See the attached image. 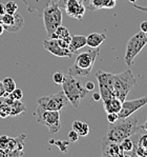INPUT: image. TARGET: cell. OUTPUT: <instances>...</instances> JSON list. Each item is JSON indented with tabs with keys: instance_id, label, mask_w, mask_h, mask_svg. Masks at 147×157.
<instances>
[{
	"instance_id": "obj_1",
	"label": "cell",
	"mask_w": 147,
	"mask_h": 157,
	"mask_svg": "<svg viewBox=\"0 0 147 157\" xmlns=\"http://www.w3.org/2000/svg\"><path fill=\"white\" fill-rule=\"evenodd\" d=\"M138 118L136 116H128L125 118H119L112 124H109L104 138L107 140L120 144L123 139L131 137L138 132Z\"/></svg>"
},
{
	"instance_id": "obj_2",
	"label": "cell",
	"mask_w": 147,
	"mask_h": 157,
	"mask_svg": "<svg viewBox=\"0 0 147 157\" xmlns=\"http://www.w3.org/2000/svg\"><path fill=\"white\" fill-rule=\"evenodd\" d=\"M100 48H95L85 52H82L75 59L73 66L68 69V74L72 76H90L93 71L94 64L96 62V59L99 56Z\"/></svg>"
},
{
	"instance_id": "obj_3",
	"label": "cell",
	"mask_w": 147,
	"mask_h": 157,
	"mask_svg": "<svg viewBox=\"0 0 147 157\" xmlns=\"http://www.w3.org/2000/svg\"><path fill=\"white\" fill-rule=\"evenodd\" d=\"M61 86L62 91L66 96L68 102H71V105L75 109H78L80 101L87 96L88 91L85 89V86L79 80H77L75 76H72L69 74L64 76V80Z\"/></svg>"
},
{
	"instance_id": "obj_4",
	"label": "cell",
	"mask_w": 147,
	"mask_h": 157,
	"mask_svg": "<svg viewBox=\"0 0 147 157\" xmlns=\"http://www.w3.org/2000/svg\"><path fill=\"white\" fill-rule=\"evenodd\" d=\"M136 84L137 79L130 70H125L122 73L114 74V95L123 102Z\"/></svg>"
},
{
	"instance_id": "obj_5",
	"label": "cell",
	"mask_w": 147,
	"mask_h": 157,
	"mask_svg": "<svg viewBox=\"0 0 147 157\" xmlns=\"http://www.w3.org/2000/svg\"><path fill=\"white\" fill-rule=\"evenodd\" d=\"M43 21H44V26L46 30L47 36L50 37L54 31L56 30L59 25H62V11L57 4V2L53 1L49 6L43 10L42 16Z\"/></svg>"
},
{
	"instance_id": "obj_6",
	"label": "cell",
	"mask_w": 147,
	"mask_h": 157,
	"mask_svg": "<svg viewBox=\"0 0 147 157\" xmlns=\"http://www.w3.org/2000/svg\"><path fill=\"white\" fill-rule=\"evenodd\" d=\"M147 44V34L140 31L134 35L128 40L125 50L124 60L127 66H131L134 63V58L138 56V54L143 50V48Z\"/></svg>"
},
{
	"instance_id": "obj_7",
	"label": "cell",
	"mask_w": 147,
	"mask_h": 157,
	"mask_svg": "<svg viewBox=\"0 0 147 157\" xmlns=\"http://www.w3.org/2000/svg\"><path fill=\"white\" fill-rule=\"evenodd\" d=\"M36 119H37L38 124L45 125L52 134H56L61 129L59 111L43 110L40 107H38L37 111H36Z\"/></svg>"
},
{
	"instance_id": "obj_8",
	"label": "cell",
	"mask_w": 147,
	"mask_h": 157,
	"mask_svg": "<svg viewBox=\"0 0 147 157\" xmlns=\"http://www.w3.org/2000/svg\"><path fill=\"white\" fill-rule=\"evenodd\" d=\"M37 103L38 107H40L43 110L62 112V111H64L66 109L68 100H67L66 96L64 95L63 91H60L58 93L42 96V97L38 98Z\"/></svg>"
},
{
	"instance_id": "obj_9",
	"label": "cell",
	"mask_w": 147,
	"mask_h": 157,
	"mask_svg": "<svg viewBox=\"0 0 147 157\" xmlns=\"http://www.w3.org/2000/svg\"><path fill=\"white\" fill-rule=\"evenodd\" d=\"M96 78L99 84V93L101 95V99L103 101L112 97L114 95V74L107 72L98 71L96 73Z\"/></svg>"
},
{
	"instance_id": "obj_10",
	"label": "cell",
	"mask_w": 147,
	"mask_h": 157,
	"mask_svg": "<svg viewBox=\"0 0 147 157\" xmlns=\"http://www.w3.org/2000/svg\"><path fill=\"white\" fill-rule=\"evenodd\" d=\"M0 21L4 28V31L9 33H17L23 28L24 25V19L21 14L16 13L15 14H3L0 16Z\"/></svg>"
},
{
	"instance_id": "obj_11",
	"label": "cell",
	"mask_w": 147,
	"mask_h": 157,
	"mask_svg": "<svg viewBox=\"0 0 147 157\" xmlns=\"http://www.w3.org/2000/svg\"><path fill=\"white\" fill-rule=\"evenodd\" d=\"M145 105H147V96L132 100L125 99L122 102L121 110L118 113V116H119V118L128 117V116H131L134 112H137V111L145 107Z\"/></svg>"
},
{
	"instance_id": "obj_12",
	"label": "cell",
	"mask_w": 147,
	"mask_h": 157,
	"mask_svg": "<svg viewBox=\"0 0 147 157\" xmlns=\"http://www.w3.org/2000/svg\"><path fill=\"white\" fill-rule=\"evenodd\" d=\"M43 48L50 52V54L55 55L57 57H66V58H72L73 57V53L71 52L68 49H64V48L60 47V44L58 43L57 39H53V38H46L43 40Z\"/></svg>"
},
{
	"instance_id": "obj_13",
	"label": "cell",
	"mask_w": 147,
	"mask_h": 157,
	"mask_svg": "<svg viewBox=\"0 0 147 157\" xmlns=\"http://www.w3.org/2000/svg\"><path fill=\"white\" fill-rule=\"evenodd\" d=\"M64 11L67 14V16L73 17L77 20H82L86 12V8L83 2L79 1V0H67L64 6Z\"/></svg>"
},
{
	"instance_id": "obj_14",
	"label": "cell",
	"mask_w": 147,
	"mask_h": 157,
	"mask_svg": "<svg viewBox=\"0 0 147 157\" xmlns=\"http://www.w3.org/2000/svg\"><path fill=\"white\" fill-rule=\"evenodd\" d=\"M101 155L103 157H121L124 156V152L118 142H114L103 138L101 146Z\"/></svg>"
},
{
	"instance_id": "obj_15",
	"label": "cell",
	"mask_w": 147,
	"mask_h": 157,
	"mask_svg": "<svg viewBox=\"0 0 147 157\" xmlns=\"http://www.w3.org/2000/svg\"><path fill=\"white\" fill-rule=\"evenodd\" d=\"M53 1L54 0H22L28 11L32 14L37 13L38 16H42L43 10Z\"/></svg>"
},
{
	"instance_id": "obj_16",
	"label": "cell",
	"mask_w": 147,
	"mask_h": 157,
	"mask_svg": "<svg viewBox=\"0 0 147 157\" xmlns=\"http://www.w3.org/2000/svg\"><path fill=\"white\" fill-rule=\"evenodd\" d=\"M103 107L106 113H119L122 107V101L116 96L103 101Z\"/></svg>"
},
{
	"instance_id": "obj_17",
	"label": "cell",
	"mask_w": 147,
	"mask_h": 157,
	"mask_svg": "<svg viewBox=\"0 0 147 157\" xmlns=\"http://www.w3.org/2000/svg\"><path fill=\"white\" fill-rule=\"evenodd\" d=\"M106 39V35L104 33H91L86 37V45L91 49L98 48L102 44Z\"/></svg>"
},
{
	"instance_id": "obj_18",
	"label": "cell",
	"mask_w": 147,
	"mask_h": 157,
	"mask_svg": "<svg viewBox=\"0 0 147 157\" xmlns=\"http://www.w3.org/2000/svg\"><path fill=\"white\" fill-rule=\"evenodd\" d=\"M86 45V37L83 35H74L71 38V42L68 45V50L73 54L77 53L79 50L84 48Z\"/></svg>"
},
{
	"instance_id": "obj_19",
	"label": "cell",
	"mask_w": 147,
	"mask_h": 157,
	"mask_svg": "<svg viewBox=\"0 0 147 157\" xmlns=\"http://www.w3.org/2000/svg\"><path fill=\"white\" fill-rule=\"evenodd\" d=\"M49 38H53V39H67V40H71L72 36L69 34L68 30L63 25H59L56 30L54 31V33L50 35V37Z\"/></svg>"
},
{
	"instance_id": "obj_20",
	"label": "cell",
	"mask_w": 147,
	"mask_h": 157,
	"mask_svg": "<svg viewBox=\"0 0 147 157\" xmlns=\"http://www.w3.org/2000/svg\"><path fill=\"white\" fill-rule=\"evenodd\" d=\"M73 130L78 133L79 136H87L88 133H90V127L87 124L80 120H75L73 122Z\"/></svg>"
},
{
	"instance_id": "obj_21",
	"label": "cell",
	"mask_w": 147,
	"mask_h": 157,
	"mask_svg": "<svg viewBox=\"0 0 147 157\" xmlns=\"http://www.w3.org/2000/svg\"><path fill=\"white\" fill-rule=\"evenodd\" d=\"M11 116H17L20 115L21 113H24L26 111V107L21 100H14V102L11 105Z\"/></svg>"
},
{
	"instance_id": "obj_22",
	"label": "cell",
	"mask_w": 147,
	"mask_h": 157,
	"mask_svg": "<svg viewBox=\"0 0 147 157\" xmlns=\"http://www.w3.org/2000/svg\"><path fill=\"white\" fill-rule=\"evenodd\" d=\"M86 10L90 12H96L98 10H103V0H88Z\"/></svg>"
},
{
	"instance_id": "obj_23",
	"label": "cell",
	"mask_w": 147,
	"mask_h": 157,
	"mask_svg": "<svg viewBox=\"0 0 147 157\" xmlns=\"http://www.w3.org/2000/svg\"><path fill=\"white\" fill-rule=\"evenodd\" d=\"M2 83H3V86H4V89H6V93H12V92L16 89V82L11 77L4 78L3 80H2Z\"/></svg>"
},
{
	"instance_id": "obj_24",
	"label": "cell",
	"mask_w": 147,
	"mask_h": 157,
	"mask_svg": "<svg viewBox=\"0 0 147 157\" xmlns=\"http://www.w3.org/2000/svg\"><path fill=\"white\" fill-rule=\"evenodd\" d=\"M9 116H11V107L8 103L1 102L0 103V117L6 118Z\"/></svg>"
},
{
	"instance_id": "obj_25",
	"label": "cell",
	"mask_w": 147,
	"mask_h": 157,
	"mask_svg": "<svg viewBox=\"0 0 147 157\" xmlns=\"http://www.w3.org/2000/svg\"><path fill=\"white\" fill-rule=\"evenodd\" d=\"M17 11H18V4L15 1H9L6 3V13L13 15Z\"/></svg>"
},
{
	"instance_id": "obj_26",
	"label": "cell",
	"mask_w": 147,
	"mask_h": 157,
	"mask_svg": "<svg viewBox=\"0 0 147 157\" xmlns=\"http://www.w3.org/2000/svg\"><path fill=\"white\" fill-rule=\"evenodd\" d=\"M64 76L65 75H63V73H61V72H56V73H54V75H53V80H54L55 83L61 86L64 80Z\"/></svg>"
},
{
	"instance_id": "obj_27",
	"label": "cell",
	"mask_w": 147,
	"mask_h": 157,
	"mask_svg": "<svg viewBox=\"0 0 147 157\" xmlns=\"http://www.w3.org/2000/svg\"><path fill=\"white\" fill-rule=\"evenodd\" d=\"M11 94V96L14 98L15 100H21L23 98V92L22 90H20V89H15L12 93H9Z\"/></svg>"
},
{
	"instance_id": "obj_28",
	"label": "cell",
	"mask_w": 147,
	"mask_h": 157,
	"mask_svg": "<svg viewBox=\"0 0 147 157\" xmlns=\"http://www.w3.org/2000/svg\"><path fill=\"white\" fill-rule=\"evenodd\" d=\"M116 3H117V0H103V9H114L116 6Z\"/></svg>"
},
{
	"instance_id": "obj_29",
	"label": "cell",
	"mask_w": 147,
	"mask_h": 157,
	"mask_svg": "<svg viewBox=\"0 0 147 157\" xmlns=\"http://www.w3.org/2000/svg\"><path fill=\"white\" fill-rule=\"evenodd\" d=\"M136 144L139 147H142V148L147 149V134L142 135V136L138 139V141L136 142Z\"/></svg>"
},
{
	"instance_id": "obj_30",
	"label": "cell",
	"mask_w": 147,
	"mask_h": 157,
	"mask_svg": "<svg viewBox=\"0 0 147 157\" xmlns=\"http://www.w3.org/2000/svg\"><path fill=\"white\" fill-rule=\"evenodd\" d=\"M68 139L71 142H77L79 139V135L78 133L76 131H74V130H72V131L68 132Z\"/></svg>"
},
{
	"instance_id": "obj_31",
	"label": "cell",
	"mask_w": 147,
	"mask_h": 157,
	"mask_svg": "<svg viewBox=\"0 0 147 157\" xmlns=\"http://www.w3.org/2000/svg\"><path fill=\"white\" fill-rule=\"evenodd\" d=\"M118 119H119L118 113H107V121L109 124H112V122H115Z\"/></svg>"
},
{
	"instance_id": "obj_32",
	"label": "cell",
	"mask_w": 147,
	"mask_h": 157,
	"mask_svg": "<svg viewBox=\"0 0 147 157\" xmlns=\"http://www.w3.org/2000/svg\"><path fill=\"white\" fill-rule=\"evenodd\" d=\"M9 93H6V89H4V86H3V83H2V80H1L0 81V98H3L4 96H6Z\"/></svg>"
},
{
	"instance_id": "obj_33",
	"label": "cell",
	"mask_w": 147,
	"mask_h": 157,
	"mask_svg": "<svg viewBox=\"0 0 147 157\" xmlns=\"http://www.w3.org/2000/svg\"><path fill=\"white\" fill-rule=\"evenodd\" d=\"M84 86H85L86 90L90 92V91H93L94 89H95V83H94L93 81H87V82L84 84Z\"/></svg>"
},
{
	"instance_id": "obj_34",
	"label": "cell",
	"mask_w": 147,
	"mask_h": 157,
	"mask_svg": "<svg viewBox=\"0 0 147 157\" xmlns=\"http://www.w3.org/2000/svg\"><path fill=\"white\" fill-rule=\"evenodd\" d=\"M67 0H57V4L59 6L60 9H64V6H65ZM81 2H84V0H79Z\"/></svg>"
},
{
	"instance_id": "obj_35",
	"label": "cell",
	"mask_w": 147,
	"mask_h": 157,
	"mask_svg": "<svg viewBox=\"0 0 147 157\" xmlns=\"http://www.w3.org/2000/svg\"><path fill=\"white\" fill-rule=\"evenodd\" d=\"M140 30L144 33H147V21H143V22H141V25H140Z\"/></svg>"
},
{
	"instance_id": "obj_36",
	"label": "cell",
	"mask_w": 147,
	"mask_h": 157,
	"mask_svg": "<svg viewBox=\"0 0 147 157\" xmlns=\"http://www.w3.org/2000/svg\"><path fill=\"white\" fill-rule=\"evenodd\" d=\"M93 100H94V101H99V100H101V95H100V93H94V94H93Z\"/></svg>"
},
{
	"instance_id": "obj_37",
	"label": "cell",
	"mask_w": 147,
	"mask_h": 157,
	"mask_svg": "<svg viewBox=\"0 0 147 157\" xmlns=\"http://www.w3.org/2000/svg\"><path fill=\"white\" fill-rule=\"evenodd\" d=\"M6 14V4L0 3V16Z\"/></svg>"
},
{
	"instance_id": "obj_38",
	"label": "cell",
	"mask_w": 147,
	"mask_h": 157,
	"mask_svg": "<svg viewBox=\"0 0 147 157\" xmlns=\"http://www.w3.org/2000/svg\"><path fill=\"white\" fill-rule=\"evenodd\" d=\"M134 8L137 9V10H140V11H143V12H146L147 14V8H143V6H137L136 3H134Z\"/></svg>"
},
{
	"instance_id": "obj_39",
	"label": "cell",
	"mask_w": 147,
	"mask_h": 157,
	"mask_svg": "<svg viewBox=\"0 0 147 157\" xmlns=\"http://www.w3.org/2000/svg\"><path fill=\"white\" fill-rule=\"evenodd\" d=\"M3 32H4V28H3V25H2L1 21H0V36L3 34Z\"/></svg>"
},
{
	"instance_id": "obj_40",
	"label": "cell",
	"mask_w": 147,
	"mask_h": 157,
	"mask_svg": "<svg viewBox=\"0 0 147 157\" xmlns=\"http://www.w3.org/2000/svg\"><path fill=\"white\" fill-rule=\"evenodd\" d=\"M142 129H145L146 131H147V120H146V121H145V124H144V125H143V127H142Z\"/></svg>"
},
{
	"instance_id": "obj_41",
	"label": "cell",
	"mask_w": 147,
	"mask_h": 157,
	"mask_svg": "<svg viewBox=\"0 0 147 157\" xmlns=\"http://www.w3.org/2000/svg\"><path fill=\"white\" fill-rule=\"evenodd\" d=\"M128 1H129V2H131V3L134 4V3H136V1H137V0H128Z\"/></svg>"
}]
</instances>
